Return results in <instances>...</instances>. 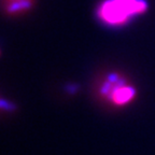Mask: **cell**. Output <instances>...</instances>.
<instances>
[{"label": "cell", "instance_id": "6da1fadb", "mask_svg": "<svg viewBox=\"0 0 155 155\" xmlns=\"http://www.w3.org/2000/svg\"><path fill=\"white\" fill-rule=\"evenodd\" d=\"M149 9L147 0H102L97 7V18L106 26L121 27L129 24Z\"/></svg>", "mask_w": 155, "mask_h": 155}, {"label": "cell", "instance_id": "7a4b0ae2", "mask_svg": "<svg viewBox=\"0 0 155 155\" xmlns=\"http://www.w3.org/2000/svg\"><path fill=\"white\" fill-rule=\"evenodd\" d=\"M101 92L117 104H126L135 96V90L133 87L126 84L119 75L114 73L106 78V81L101 87Z\"/></svg>", "mask_w": 155, "mask_h": 155}, {"label": "cell", "instance_id": "3957f363", "mask_svg": "<svg viewBox=\"0 0 155 155\" xmlns=\"http://www.w3.org/2000/svg\"><path fill=\"white\" fill-rule=\"evenodd\" d=\"M35 5V0H3L5 12L10 15H18L27 12Z\"/></svg>", "mask_w": 155, "mask_h": 155}]
</instances>
